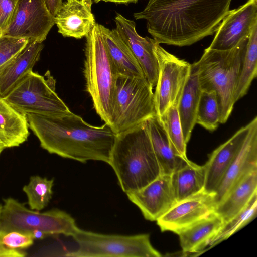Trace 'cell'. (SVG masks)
I'll return each mask as SVG.
<instances>
[{
    "mask_svg": "<svg viewBox=\"0 0 257 257\" xmlns=\"http://www.w3.org/2000/svg\"><path fill=\"white\" fill-rule=\"evenodd\" d=\"M231 1L149 0L134 17L146 21L148 32L159 43L189 46L215 32Z\"/></svg>",
    "mask_w": 257,
    "mask_h": 257,
    "instance_id": "cell-1",
    "label": "cell"
},
{
    "mask_svg": "<svg viewBox=\"0 0 257 257\" xmlns=\"http://www.w3.org/2000/svg\"><path fill=\"white\" fill-rule=\"evenodd\" d=\"M26 115L29 127L49 153L81 163L90 160L108 163L116 136L109 125H92L71 111Z\"/></svg>",
    "mask_w": 257,
    "mask_h": 257,
    "instance_id": "cell-2",
    "label": "cell"
},
{
    "mask_svg": "<svg viewBox=\"0 0 257 257\" xmlns=\"http://www.w3.org/2000/svg\"><path fill=\"white\" fill-rule=\"evenodd\" d=\"M108 164L126 194L143 188L161 174L145 122L116 134Z\"/></svg>",
    "mask_w": 257,
    "mask_h": 257,
    "instance_id": "cell-3",
    "label": "cell"
},
{
    "mask_svg": "<svg viewBox=\"0 0 257 257\" xmlns=\"http://www.w3.org/2000/svg\"><path fill=\"white\" fill-rule=\"evenodd\" d=\"M248 38L227 50L207 48L195 62L201 90L216 93L220 123L227 121L235 103L234 95Z\"/></svg>",
    "mask_w": 257,
    "mask_h": 257,
    "instance_id": "cell-4",
    "label": "cell"
},
{
    "mask_svg": "<svg viewBox=\"0 0 257 257\" xmlns=\"http://www.w3.org/2000/svg\"><path fill=\"white\" fill-rule=\"evenodd\" d=\"M100 25L95 23L85 37L84 75L95 111L109 125L118 74L107 50Z\"/></svg>",
    "mask_w": 257,
    "mask_h": 257,
    "instance_id": "cell-5",
    "label": "cell"
},
{
    "mask_svg": "<svg viewBox=\"0 0 257 257\" xmlns=\"http://www.w3.org/2000/svg\"><path fill=\"white\" fill-rule=\"evenodd\" d=\"M153 88L145 77L118 75L109 124L116 134L156 115Z\"/></svg>",
    "mask_w": 257,
    "mask_h": 257,
    "instance_id": "cell-6",
    "label": "cell"
},
{
    "mask_svg": "<svg viewBox=\"0 0 257 257\" xmlns=\"http://www.w3.org/2000/svg\"><path fill=\"white\" fill-rule=\"evenodd\" d=\"M78 248L64 256L71 257H160L149 234H105L78 228L72 236Z\"/></svg>",
    "mask_w": 257,
    "mask_h": 257,
    "instance_id": "cell-7",
    "label": "cell"
},
{
    "mask_svg": "<svg viewBox=\"0 0 257 257\" xmlns=\"http://www.w3.org/2000/svg\"><path fill=\"white\" fill-rule=\"evenodd\" d=\"M0 213V230L31 233L39 230L47 235L72 236L78 228L75 219L67 212L53 209L44 212L29 209L17 200H4Z\"/></svg>",
    "mask_w": 257,
    "mask_h": 257,
    "instance_id": "cell-8",
    "label": "cell"
},
{
    "mask_svg": "<svg viewBox=\"0 0 257 257\" xmlns=\"http://www.w3.org/2000/svg\"><path fill=\"white\" fill-rule=\"evenodd\" d=\"M56 81L48 71L44 76L33 71L5 98L19 112L41 115H57L71 111L55 92Z\"/></svg>",
    "mask_w": 257,
    "mask_h": 257,
    "instance_id": "cell-9",
    "label": "cell"
},
{
    "mask_svg": "<svg viewBox=\"0 0 257 257\" xmlns=\"http://www.w3.org/2000/svg\"><path fill=\"white\" fill-rule=\"evenodd\" d=\"M155 41L154 51L158 61V77L154 93L156 115L178 105L189 78L191 64L170 53Z\"/></svg>",
    "mask_w": 257,
    "mask_h": 257,
    "instance_id": "cell-10",
    "label": "cell"
},
{
    "mask_svg": "<svg viewBox=\"0 0 257 257\" xmlns=\"http://www.w3.org/2000/svg\"><path fill=\"white\" fill-rule=\"evenodd\" d=\"M55 24L45 0H18L12 21L3 35L43 42Z\"/></svg>",
    "mask_w": 257,
    "mask_h": 257,
    "instance_id": "cell-11",
    "label": "cell"
},
{
    "mask_svg": "<svg viewBox=\"0 0 257 257\" xmlns=\"http://www.w3.org/2000/svg\"><path fill=\"white\" fill-rule=\"evenodd\" d=\"M214 193L203 191L177 201L156 221L161 231H180L215 212Z\"/></svg>",
    "mask_w": 257,
    "mask_h": 257,
    "instance_id": "cell-12",
    "label": "cell"
},
{
    "mask_svg": "<svg viewBox=\"0 0 257 257\" xmlns=\"http://www.w3.org/2000/svg\"><path fill=\"white\" fill-rule=\"evenodd\" d=\"M257 24V0H248L238 8L229 10L216 31L210 49L227 50L248 38Z\"/></svg>",
    "mask_w": 257,
    "mask_h": 257,
    "instance_id": "cell-13",
    "label": "cell"
},
{
    "mask_svg": "<svg viewBox=\"0 0 257 257\" xmlns=\"http://www.w3.org/2000/svg\"><path fill=\"white\" fill-rule=\"evenodd\" d=\"M126 195L144 217L151 221H156L177 202L171 175L168 174H160L143 188Z\"/></svg>",
    "mask_w": 257,
    "mask_h": 257,
    "instance_id": "cell-14",
    "label": "cell"
},
{
    "mask_svg": "<svg viewBox=\"0 0 257 257\" xmlns=\"http://www.w3.org/2000/svg\"><path fill=\"white\" fill-rule=\"evenodd\" d=\"M114 22L116 30L132 51L145 78L154 88L157 84L159 73L158 61L154 51L156 40L139 35L136 29L135 22L120 14L116 13Z\"/></svg>",
    "mask_w": 257,
    "mask_h": 257,
    "instance_id": "cell-15",
    "label": "cell"
},
{
    "mask_svg": "<svg viewBox=\"0 0 257 257\" xmlns=\"http://www.w3.org/2000/svg\"><path fill=\"white\" fill-rule=\"evenodd\" d=\"M246 138L214 192L216 206L247 173L257 169V117L251 121Z\"/></svg>",
    "mask_w": 257,
    "mask_h": 257,
    "instance_id": "cell-16",
    "label": "cell"
},
{
    "mask_svg": "<svg viewBox=\"0 0 257 257\" xmlns=\"http://www.w3.org/2000/svg\"><path fill=\"white\" fill-rule=\"evenodd\" d=\"M92 0H66L54 16L58 32L77 39L87 36L95 24Z\"/></svg>",
    "mask_w": 257,
    "mask_h": 257,
    "instance_id": "cell-17",
    "label": "cell"
},
{
    "mask_svg": "<svg viewBox=\"0 0 257 257\" xmlns=\"http://www.w3.org/2000/svg\"><path fill=\"white\" fill-rule=\"evenodd\" d=\"M250 125V121L210 154L205 164L206 180L204 191L214 193L228 167L241 149Z\"/></svg>",
    "mask_w": 257,
    "mask_h": 257,
    "instance_id": "cell-18",
    "label": "cell"
},
{
    "mask_svg": "<svg viewBox=\"0 0 257 257\" xmlns=\"http://www.w3.org/2000/svg\"><path fill=\"white\" fill-rule=\"evenodd\" d=\"M43 47V42L29 40L25 47L0 70V97L4 98L33 71Z\"/></svg>",
    "mask_w": 257,
    "mask_h": 257,
    "instance_id": "cell-19",
    "label": "cell"
},
{
    "mask_svg": "<svg viewBox=\"0 0 257 257\" xmlns=\"http://www.w3.org/2000/svg\"><path fill=\"white\" fill-rule=\"evenodd\" d=\"M223 224L215 212L180 231V246L184 253H196L209 245Z\"/></svg>",
    "mask_w": 257,
    "mask_h": 257,
    "instance_id": "cell-20",
    "label": "cell"
},
{
    "mask_svg": "<svg viewBox=\"0 0 257 257\" xmlns=\"http://www.w3.org/2000/svg\"><path fill=\"white\" fill-rule=\"evenodd\" d=\"M257 193V169L244 175L216 207L223 223L239 213Z\"/></svg>",
    "mask_w": 257,
    "mask_h": 257,
    "instance_id": "cell-21",
    "label": "cell"
},
{
    "mask_svg": "<svg viewBox=\"0 0 257 257\" xmlns=\"http://www.w3.org/2000/svg\"><path fill=\"white\" fill-rule=\"evenodd\" d=\"M100 26L107 50L118 75L145 77L132 51L116 29L110 30L101 24Z\"/></svg>",
    "mask_w": 257,
    "mask_h": 257,
    "instance_id": "cell-22",
    "label": "cell"
},
{
    "mask_svg": "<svg viewBox=\"0 0 257 257\" xmlns=\"http://www.w3.org/2000/svg\"><path fill=\"white\" fill-rule=\"evenodd\" d=\"M145 124L160 166L161 174L172 175L187 161L174 153L165 131L156 115L147 119Z\"/></svg>",
    "mask_w": 257,
    "mask_h": 257,
    "instance_id": "cell-23",
    "label": "cell"
},
{
    "mask_svg": "<svg viewBox=\"0 0 257 257\" xmlns=\"http://www.w3.org/2000/svg\"><path fill=\"white\" fill-rule=\"evenodd\" d=\"M26 115L0 97V142L5 148L18 147L29 135Z\"/></svg>",
    "mask_w": 257,
    "mask_h": 257,
    "instance_id": "cell-24",
    "label": "cell"
},
{
    "mask_svg": "<svg viewBox=\"0 0 257 257\" xmlns=\"http://www.w3.org/2000/svg\"><path fill=\"white\" fill-rule=\"evenodd\" d=\"M201 91L197 67L194 62L191 64L189 78L177 106L184 137L187 144L196 124L197 111Z\"/></svg>",
    "mask_w": 257,
    "mask_h": 257,
    "instance_id": "cell-25",
    "label": "cell"
},
{
    "mask_svg": "<svg viewBox=\"0 0 257 257\" xmlns=\"http://www.w3.org/2000/svg\"><path fill=\"white\" fill-rule=\"evenodd\" d=\"M171 177L175 198L179 201L204 191L206 167L205 164L200 166L189 160Z\"/></svg>",
    "mask_w": 257,
    "mask_h": 257,
    "instance_id": "cell-26",
    "label": "cell"
},
{
    "mask_svg": "<svg viewBox=\"0 0 257 257\" xmlns=\"http://www.w3.org/2000/svg\"><path fill=\"white\" fill-rule=\"evenodd\" d=\"M257 76V24L248 37L242 60L236 88L234 95L236 103L248 92Z\"/></svg>",
    "mask_w": 257,
    "mask_h": 257,
    "instance_id": "cell-27",
    "label": "cell"
},
{
    "mask_svg": "<svg viewBox=\"0 0 257 257\" xmlns=\"http://www.w3.org/2000/svg\"><path fill=\"white\" fill-rule=\"evenodd\" d=\"M174 153L185 161L187 143L185 141L177 106H172L158 117Z\"/></svg>",
    "mask_w": 257,
    "mask_h": 257,
    "instance_id": "cell-28",
    "label": "cell"
},
{
    "mask_svg": "<svg viewBox=\"0 0 257 257\" xmlns=\"http://www.w3.org/2000/svg\"><path fill=\"white\" fill-rule=\"evenodd\" d=\"M54 179L33 176L23 188L26 194L28 204L33 210L41 211L45 208L52 198Z\"/></svg>",
    "mask_w": 257,
    "mask_h": 257,
    "instance_id": "cell-29",
    "label": "cell"
},
{
    "mask_svg": "<svg viewBox=\"0 0 257 257\" xmlns=\"http://www.w3.org/2000/svg\"><path fill=\"white\" fill-rule=\"evenodd\" d=\"M257 193L250 200L247 205L237 215L224 223L211 240L210 247L226 240L251 221L256 215Z\"/></svg>",
    "mask_w": 257,
    "mask_h": 257,
    "instance_id": "cell-30",
    "label": "cell"
},
{
    "mask_svg": "<svg viewBox=\"0 0 257 257\" xmlns=\"http://www.w3.org/2000/svg\"><path fill=\"white\" fill-rule=\"evenodd\" d=\"M196 123L209 131H214L218 127L220 123L219 111L215 91L202 90Z\"/></svg>",
    "mask_w": 257,
    "mask_h": 257,
    "instance_id": "cell-31",
    "label": "cell"
},
{
    "mask_svg": "<svg viewBox=\"0 0 257 257\" xmlns=\"http://www.w3.org/2000/svg\"><path fill=\"white\" fill-rule=\"evenodd\" d=\"M34 240L32 234L30 233L0 230V247L22 250L32 245Z\"/></svg>",
    "mask_w": 257,
    "mask_h": 257,
    "instance_id": "cell-32",
    "label": "cell"
},
{
    "mask_svg": "<svg viewBox=\"0 0 257 257\" xmlns=\"http://www.w3.org/2000/svg\"><path fill=\"white\" fill-rule=\"evenodd\" d=\"M28 40L0 35V70L25 47Z\"/></svg>",
    "mask_w": 257,
    "mask_h": 257,
    "instance_id": "cell-33",
    "label": "cell"
},
{
    "mask_svg": "<svg viewBox=\"0 0 257 257\" xmlns=\"http://www.w3.org/2000/svg\"><path fill=\"white\" fill-rule=\"evenodd\" d=\"M18 0H0V35H3L9 26L17 6Z\"/></svg>",
    "mask_w": 257,
    "mask_h": 257,
    "instance_id": "cell-34",
    "label": "cell"
},
{
    "mask_svg": "<svg viewBox=\"0 0 257 257\" xmlns=\"http://www.w3.org/2000/svg\"><path fill=\"white\" fill-rule=\"evenodd\" d=\"M26 254L21 250L9 249L0 247V257H23Z\"/></svg>",
    "mask_w": 257,
    "mask_h": 257,
    "instance_id": "cell-35",
    "label": "cell"
},
{
    "mask_svg": "<svg viewBox=\"0 0 257 257\" xmlns=\"http://www.w3.org/2000/svg\"><path fill=\"white\" fill-rule=\"evenodd\" d=\"M47 7L54 17L63 3L62 0H45Z\"/></svg>",
    "mask_w": 257,
    "mask_h": 257,
    "instance_id": "cell-36",
    "label": "cell"
},
{
    "mask_svg": "<svg viewBox=\"0 0 257 257\" xmlns=\"http://www.w3.org/2000/svg\"><path fill=\"white\" fill-rule=\"evenodd\" d=\"M138 0H94V2L97 3L100 1L105 2H112L116 4H128L130 3H136Z\"/></svg>",
    "mask_w": 257,
    "mask_h": 257,
    "instance_id": "cell-37",
    "label": "cell"
},
{
    "mask_svg": "<svg viewBox=\"0 0 257 257\" xmlns=\"http://www.w3.org/2000/svg\"><path fill=\"white\" fill-rule=\"evenodd\" d=\"M32 235L33 238L41 239L45 237L47 235L43 232L39 230H34L31 233Z\"/></svg>",
    "mask_w": 257,
    "mask_h": 257,
    "instance_id": "cell-38",
    "label": "cell"
},
{
    "mask_svg": "<svg viewBox=\"0 0 257 257\" xmlns=\"http://www.w3.org/2000/svg\"><path fill=\"white\" fill-rule=\"evenodd\" d=\"M5 149V147L3 145V144L0 142V154L2 152V151L4 150V149Z\"/></svg>",
    "mask_w": 257,
    "mask_h": 257,
    "instance_id": "cell-39",
    "label": "cell"
},
{
    "mask_svg": "<svg viewBox=\"0 0 257 257\" xmlns=\"http://www.w3.org/2000/svg\"><path fill=\"white\" fill-rule=\"evenodd\" d=\"M2 208V205L0 204V213H1Z\"/></svg>",
    "mask_w": 257,
    "mask_h": 257,
    "instance_id": "cell-40",
    "label": "cell"
}]
</instances>
